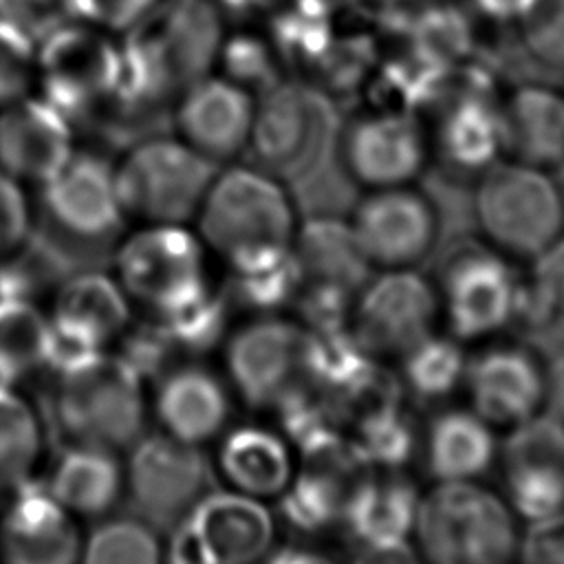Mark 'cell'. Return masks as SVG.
<instances>
[{"mask_svg":"<svg viewBox=\"0 0 564 564\" xmlns=\"http://www.w3.org/2000/svg\"><path fill=\"white\" fill-rule=\"evenodd\" d=\"M227 22L212 0H163L121 35V77L108 108L95 119L130 143L156 134L178 95L216 66Z\"/></svg>","mask_w":564,"mask_h":564,"instance_id":"1","label":"cell"},{"mask_svg":"<svg viewBox=\"0 0 564 564\" xmlns=\"http://www.w3.org/2000/svg\"><path fill=\"white\" fill-rule=\"evenodd\" d=\"M192 223L229 280L284 267L300 225L284 183L251 163L220 167Z\"/></svg>","mask_w":564,"mask_h":564,"instance_id":"2","label":"cell"},{"mask_svg":"<svg viewBox=\"0 0 564 564\" xmlns=\"http://www.w3.org/2000/svg\"><path fill=\"white\" fill-rule=\"evenodd\" d=\"M51 416L70 445L128 449L145 432V379L110 348L73 355L53 368Z\"/></svg>","mask_w":564,"mask_h":564,"instance_id":"3","label":"cell"},{"mask_svg":"<svg viewBox=\"0 0 564 564\" xmlns=\"http://www.w3.org/2000/svg\"><path fill=\"white\" fill-rule=\"evenodd\" d=\"M212 256L187 225H139L115 251V280L145 317H172L218 286Z\"/></svg>","mask_w":564,"mask_h":564,"instance_id":"4","label":"cell"},{"mask_svg":"<svg viewBox=\"0 0 564 564\" xmlns=\"http://www.w3.org/2000/svg\"><path fill=\"white\" fill-rule=\"evenodd\" d=\"M414 535L438 564H500L518 549L516 513L474 480H438L419 500Z\"/></svg>","mask_w":564,"mask_h":564,"instance_id":"5","label":"cell"},{"mask_svg":"<svg viewBox=\"0 0 564 564\" xmlns=\"http://www.w3.org/2000/svg\"><path fill=\"white\" fill-rule=\"evenodd\" d=\"M220 165L178 137L150 134L130 143L115 163V185L126 220L187 225Z\"/></svg>","mask_w":564,"mask_h":564,"instance_id":"6","label":"cell"},{"mask_svg":"<svg viewBox=\"0 0 564 564\" xmlns=\"http://www.w3.org/2000/svg\"><path fill=\"white\" fill-rule=\"evenodd\" d=\"M121 77V40L93 24L64 18L35 40L33 93L70 121L97 119Z\"/></svg>","mask_w":564,"mask_h":564,"instance_id":"7","label":"cell"},{"mask_svg":"<svg viewBox=\"0 0 564 564\" xmlns=\"http://www.w3.org/2000/svg\"><path fill=\"white\" fill-rule=\"evenodd\" d=\"M311 341L300 319L258 313L225 335L223 377L247 408L275 414L308 386Z\"/></svg>","mask_w":564,"mask_h":564,"instance_id":"8","label":"cell"},{"mask_svg":"<svg viewBox=\"0 0 564 564\" xmlns=\"http://www.w3.org/2000/svg\"><path fill=\"white\" fill-rule=\"evenodd\" d=\"M474 214L496 251L538 258L564 234V196L546 170L509 161L489 165L476 187Z\"/></svg>","mask_w":564,"mask_h":564,"instance_id":"9","label":"cell"},{"mask_svg":"<svg viewBox=\"0 0 564 564\" xmlns=\"http://www.w3.org/2000/svg\"><path fill=\"white\" fill-rule=\"evenodd\" d=\"M322 90L302 77H284L256 95L247 154L251 165L280 178L302 176L313 167L326 137Z\"/></svg>","mask_w":564,"mask_h":564,"instance_id":"10","label":"cell"},{"mask_svg":"<svg viewBox=\"0 0 564 564\" xmlns=\"http://www.w3.org/2000/svg\"><path fill=\"white\" fill-rule=\"evenodd\" d=\"M209 463L198 445L178 441L165 432L141 434L128 447L123 478L137 516L156 531L176 529L192 507L207 494Z\"/></svg>","mask_w":564,"mask_h":564,"instance_id":"11","label":"cell"},{"mask_svg":"<svg viewBox=\"0 0 564 564\" xmlns=\"http://www.w3.org/2000/svg\"><path fill=\"white\" fill-rule=\"evenodd\" d=\"M275 522L264 500L240 491H207L178 522L170 560L185 564H249L264 557Z\"/></svg>","mask_w":564,"mask_h":564,"instance_id":"12","label":"cell"},{"mask_svg":"<svg viewBox=\"0 0 564 564\" xmlns=\"http://www.w3.org/2000/svg\"><path fill=\"white\" fill-rule=\"evenodd\" d=\"M441 304L434 286L410 267L383 269L355 297L350 330L370 355H403L432 333Z\"/></svg>","mask_w":564,"mask_h":564,"instance_id":"13","label":"cell"},{"mask_svg":"<svg viewBox=\"0 0 564 564\" xmlns=\"http://www.w3.org/2000/svg\"><path fill=\"white\" fill-rule=\"evenodd\" d=\"M505 500L531 522L564 513V425L551 414H535L511 427L502 452Z\"/></svg>","mask_w":564,"mask_h":564,"instance_id":"14","label":"cell"},{"mask_svg":"<svg viewBox=\"0 0 564 564\" xmlns=\"http://www.w3.org/2000/svg\"><path fill=\"white\" fill-rule=\"evenodd\" d=\"M46 315L57 366L73 355L117 344L132 324V304L115 275L84 271L59 282Z\"/></svg>","mask_w":564,"mask_h":564,"instance_id":"15","label":"cell"},{"mask_svg":"<svg viewBox=\"0 0 564 564\" xmlns=\"http://www.w3.org/2000/svg\"><path fill=\"white\" fill-rule=\"evenodd\" d=\"M520 278L500 251H465L445 271L441 308L458 339H480L516 319Z\"/></svg>","mask_w":564,"mask_h":564,"instance_id":"16","label":"cell"},{"mask_svg":"<svg viewBox=\"0 0 564 564\" xmlns=\"http://www.w3.org/2000/svg\"><path fill=\"white\" fill-rule=\"evenodd\" d=\"M357 247L368 264L381 269L412 267L434 245L432 205L408 185L370 189L350 220Z\"/></svg>","mask_w":564,"mask_h":564,"instance_id":"17","label":"cell"},{"mask_svg":"<svg viewBox=\"0 0 564 564\" xmlns=\"http://www.w3.org/2000/svg\"><path fill=\"white\" fill-rule=\"evenodd\" d=\"M253 108L256 95L212 70L178 95L170 119L178 139L223 167L245 154Z\"/></svg>","mask_w":564,"mask_h":564,"instance_id":"18","label":"cell"},{"mask_svg":"<svg viewBox=\"0 0 564 564\" xmlns=\"http://www.w3.org/2000/svg\"><path fill=\"white\" fill-rule=\"evenodd\" d=\"M295 467L280 494L282 516L300 531L317 533L341 524L346 500L364 465L339 434L295 447Z\"/></svg>","mask_w":564,"mask_h":564,"instance_id":"19","label":"cell"},{"mask_svg":"<svg viewBox=\"0 0 564 564\" xmlns=\"http://www.w3.org/2000/svg\"><path fill=\"white\" fill-rule=\"evenodd\" d=\"M40 189L51 223L77 240L108 238L126 220L115 163L99 154L75 150Z\"/></svg>","mask_w":564,"mask_h":564,"instance_id":"20","label":"cell"},{"mask_svg":"<svg viewBox=\"0 0 564 564\" xmlns=\"http://www.w3.org/2000/svg\"><path fill=\"white\" fill-rule=\"evenodd\" d=\"M75 150L73 121L40 95L0 108V170L18 183L42 187Z\"/></svg>","mask_w":564,"mask_h":564,"instance_id":"21","label":"cell"},{"mask_svg":"<svg viewBox=\"0 0 564 564\" xmlns=\"http://www.w3.org/2000/svg\"><path fill=\"white\" fill-rule=\"evenodd\" d=\"M84 538L70 516L44 485L26 482L0 513V560L7 564H73Z\"/></svg>","mask_w":564,"mask_h":564,"instance_id":"22","label":"cell"},{"mask_svg":"<svg viewBox=\"0 0 564 564\" xmlns=\"http://www.w3.org/2000/svg\"><path fill=\"white\" fill-rule=\"evenodd\" d=\"M341 156L348 174L364 187H401L423 170L427 145L405 110H386L361 117L346 130Z\"/></svg>","mask_w":564,"mask_h":564,"instance_id":"23","label":"cell"},{"mask_svg":"<svg viewBox=\"0 0 564 564\" xmlns=\"http://www.w3.org/2000/svg\"><path fill=\"white\" fill-rule=\"evenodd\" d=\"M154 381L152 414L161 432L198 447L225 432L231 390L223 375L187 359L170 366Z\"/></svg>","mask_w":564,"mask_h":564,"instance_id":"24","label":"cell"},{"mask_svg":"<svg viewBox=\"0 0 564 564\" xmlns=\"http://www.w3.org/2000/svg\"><path fill=\"white\" fill-rule=\"evenodd\" d=\"M474 412L489 425L516 427L544 410V368L518 346H494L465 370Z\"/></svg>","mask_w":564,"mask_h":564,"instance_id":"25","label":"cell"},{"mask_svg":"<svg viewBox=\"0 0 564 564\" xmlns=\"http://www.w3.org/2000/svg\"><path fill=\"white\" fill-rule=\"evenodd\" d=\"M421 496L399 476H366L348 494L341 524L372 557H401L414 533Z\"/></svg>","mask_w":564,"mask_h":564,"instance_id":"26","label":"cell"},{"mask_svg":"<svg viewBox=\"0 0 564 564\" xmlns=\"http://www.w3.org/2000/svg\"><path fill=\"white\" fill-rule=\"evenodd\" d=\"M220 436L216 471L227 487L258 500L280 498L295 467L291 441L267 425H240Z\"/></svg>","mask_w":564,"mask_h":564,"instance_id":"27","label":"cell"},{"mask_svg":"<svg viewBox=\"0 0 564 564\" xmlns=\"http://www.w3.org/2000/svg\"><path fill=\"white\" fill-rule=\"evenodd\" d=\"M44 487L77 520H99L123 498V463L115 449L66 443Z\"/></svg>","mask_w":564,"mask_h":564,"instance_id":"28","label":"cell"},{"mask_svg":"<svg viewBox=\"0 0 564 564\" xmlns=\"http://www.w3.org/2000/svg\"><path fill=\"white\" fill-rule=\"evenodd\" d=\"M502 150L511 161L542 170L564 163V95L529 84L500 106Z\"/></svg>","mask_w":564,"mask_h":564,"instance_id":"29","label":"cell"},{"mask_svg":"<svg viewBox=\"0 0 564 564\" xmlns=\"http://www.w3.org/2000/svg\"><path fill=\"white\" fill-rule=\"evenodd\" d=\"M55 368L46 311L29 297L0 295V388H22Z\"/></svg>","mask_w":564,"mask_h":564,"instance_id":"30","label":"cell"},{"mask_svg":"<svg viewBox=\"0 0 564 564\" xmlns=\"http://www.w3.org/2000/svg\"><path fill=\"white\" fill-rule=\"evenodd\" d=\"M427 465L438 480H474L496 456L491 425L474 410H452L434 419L427 432Z\"/></svg>","mask_w":564,"mask_h":564,"instance_id":"31","label":"cell"},{"mask_svg":"<svg viewBox=\"0 0 564 564\" xmlns=\"http://www.w3.org/2000/svg\"><path fill=\"white\" fill-rule=\"evenodd\" d=\"M438 143L460 170H487L502 150L500 108L480 95H465L443 117Z\"/></svg>","mask_w":564,"mask_h":564,"instance_id":"32","label":"cell"},{"mask_svg":"<svg viewBox=\"0 0 564 564\" xmlns=\"http://www.w3.org/2000/svg\"><path fill=\"white\" fill-rule=\"evenodd\" d=\"M44 456V425L18 388H0V498L33 480Z\"/></svg>","mask_w":564,"mask_h":564,"instance_id":"33","label":"cell"},{"mask_svg":"<svg viewBox=\"0 0 564 564\" xmlns=\"http://www.w3.org/2000/svg\"><path fill=\"white\" fill-rule=\"evenodd\" d=\"M214 73L251 95H260L289 77L262 22H231L225 26Z\"/></svg>","mask_w":564,"mask_h":564,"instance_id":"34","label":"cell"},{"mask_svg":"<svg viewBox=\"0 0 564 564\" xmlns=\"http://www.w3.org/2000/svg\"><path fill=\"white\" fill-rule=\"evenodd\" d=\"M163 557L159 531L143 518L99 522L82 544L86 564H156Z\"/></svg>","mask_w":564,"mask_h":564,"instance_id":"35","label":"cell"},{"mask_svg":"<svg viewBox=\"0 0 564 564\" xmlns=\"http://www.w3.org/2000/svg\"><path fill=\"white\" fill-rule=\"evenodd\" d=\"M401 357L403 377L408 386L421 397H445L465 379L467 359L460 346L447 337H436L430 333Z\"/></svg>","mask_w":564,"mask_h":564,"instance_id":"36","label":"cell"},{"mask_svg":"<svg viewBox=\"0 0 564 564\" xmlns=\"http://www.w3.org/2000/svg\"><path fill=\"white\" fill-rule=\"evenodd\" d=\"M348 443L364 465L394 469L410 458L414 432L403 412L392 405H377L361 416Z\"/></svg>","mask_w":564,"mask_h":564,"instance_id":"37","label":"cell"},{"mask_svg":"<svg viewBox=\"0 0 564 564\" xmlns=\"http://www.w3.org/2000/svg\"><path fill=\"white\" fill-rule=\"evenodd\" d=\"M518 29L538 64L564 73V0H535Z\"/></svg>","mask_w":564,"mask_h":564,"instance_id":"38","label":"cell"},{"mask_svg":"<svg viewBox=\"0 0 564 564\" xmlns=\"http://www.w3.org/2000/svg\"><path fill=\"white\" fill-rule=\"evenodd\" d=\"M35 37L0 18V108L33 93Z\"/></svg>","mask_w":564,"mask_h":564,"instance_id":"39","label":"cell"},{"mask_svg":"<svg viewBox=\"0 0 564 564\" xmlns=\"http://www.w3.org/2000/svg\"><path fill=\"white\" fill-rule=\"evenodd\" d=\"M163 0H64L66 18L93 24L117 37L150 18Z\"/></svg>","mask_w":564,"mask_h":564,"instance_id":"40","label":"cell"},{"mask_svg":"<svg viewBox=\"0 0 564 564\" xmlns=\"http://www.w3.org/2000/svg\"><path fill=\"white\" fill-rule=\"evenodd\" d=\"M31 205L24 185L0 170V262L31 240Z\"/></svg>","mask_w":564,"mask_h":564,"instance_id":"41","label":"cell"},{"mask_svg":"<svg viewBox=\"0 0 564 564\" xmlns=\"http://www.w3.org/2000/svg\"><path fill=\"white\" fill-rule=\"evenodd\" d=\"M0 18L13 22L35 40L66 18L64 0H0Z\"/></svg>","mask_w":564,"mask_h":564,"instance_id":"42","label":"cell"},{"mask_svg":"<svg viewBox=\"0 0 564 564\" xmlns=\"http://www.w3.org/2000/svg\"><path fill=\"white\" fill-rule=\"evenodd\" d=\"M531 278L551 302L555 315H564V234L535 258Z\"/></svg>","mask_w":564,"mask_h":564,"instance_id":"43","label":"cell"},{"mask_svg":"<svg viewBox=\"0 0 564 564\" xmlns=\"http://www.w3.org/2000/svg\"><path fill=\"white\" fill-rule=\"evenodd\" d=\"M527 560L564 562V522L560 518L533 524L527 540Z\"/></svg>","mask_w":564,"mask_h":564,"instance_id":"44","label":"cell"},{"mask_svg":"<svg viewBox=\"0 0 564 564\" xmlns=\"http://www.w3.org/2000/svg\"><path fill=\"white\" fill-rule=\"evenodd\" d=\"M476 15L498 24H520L535 0H467Z\"/></svg>","mask_w":564,"mask_h":564,"instance_id":"45","label":"cell"},{"mask_svg":"<svg viewBox=\"0 0 564 564\" xmlns=\"http://www.w3.org/2000/svg\"><path fill=\"white\" fill-rule=\"evenodd\" d=\"M544 410L560 421L564 419V352L544 368Z\"/></svg>","mask_w":564,"mask_h":564,"instance_id":"46","label":"cell"},{"mask_svg":"<svg viewBox=\"0 0 564 564\" xmlns=\"http://www.w3.org/2000/svg\"><path fill=\"white\" fill-rule=\"evenodd\" d=\"M313 2H319L322 7L335 11L337 15H346L348 11H352L355 7H359L364 0H313Z\"/></svg>","mask_w":564,"mask_h":564,"instance_id":"47","label":"cell"}]
</instances>
